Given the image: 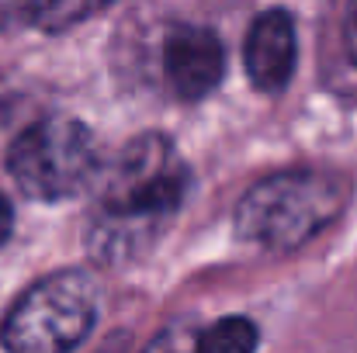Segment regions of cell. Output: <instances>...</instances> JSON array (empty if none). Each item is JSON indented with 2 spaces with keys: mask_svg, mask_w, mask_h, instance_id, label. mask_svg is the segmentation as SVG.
I'll return each instance as SVG.
<instances>
[{
  "mask_svg": "<svg viewBox=\"0 0 357 353\" xmlns=\"http://www.w3.org/2000/svg\"><path fill=\"white\" fill-rule=\"evenodd\" d=\"M98 322V284L84 270H59L31 284L3 319L0 340L17 353H63L80 347Z\"/></svg>",
  "mask_w": 357,
  "mask_h": 353,
  "instance_id": "277c9868",
  "label": "cell"
},
{
  "mask_svg": "<svg viewBox=\"0 0 357 353\" xmlns=\"http://www.w3.org/2000/svg\"><path fill=\"white\" fill-rule=\"evenodd\" d=\"M87 253L105 267H132L174 226L191 191V170L160 132L135 135L108 170H98Z\"/></svg>",
  "mask_w": 357,
  "mask_h": 353,
  "instance_id": "6da1fadb",
  "label": "cell"
},
{
  "mask_svg": "<svg viewBox=\"0 0 357 353\" xmlns=\"http://www.w3.org/2000/svg\"><path fill=\"white\" fill-rule=\"evenodd\" d=\"M121 0H17V10L24 14L28 24L42 28V31H70L73 24H84L87 17L115 7Z\"/></svg>",
  "mask_w": 357,
  "mask_h": 353,
  "instance_id": "52a82bcc",
  "label": "cell"
},
{
  "mask_svg": "<svg viewBox=\"0 0 357 353\" xmlns=\"http://www.w3.org/2000/svg\"><path fill=\"white\" fill-rule=\"evenodd\" d=\"M295 59H298V38H295L291 14L281 10V7L264 10L250 24L246 49H243V63H246L250 84L260 94H281L291 84Z\"/></svg>",
  "mask_w": 357,
  "mask_h": 353,
  "instance_id": "8992f818",
  "label": "cell"
},
{
  "mask_svg": "<svg viewBox=\"0 0 357 353\" xmlns=\"http://www.w3.org/2000/svg\"><path fill=\"white\" fill-rule=\"evenodd\" d=\"M260 336L253 329L250 319H219L215 326H208L198 340H195V350L202 353H250L257 350Z\"/></svg>",
  "mask_w": 357,
  "mask_h": 353,
  "instance_id": "ba28073f",
  "label": "cell"
},
{
  "mask_svg": "<svg viewBox=\"0 0 357 353\" xmlns=\"http://www.w3.org/2000/svg\"><path fill=\"white\" fill-rule=\"evenodd\" d=\"M10 233H14V208H10V201L0 194V246L10 239Z\"/></svg>",
  "mask_w": 357,
  "mask_h": 353,
  "instance_id": "30bf717a",
  "label": "cell"
},
{
  "mask_svg": "<svg viewBox=\"0 0 357 353\" xmlns=\"http://www.w3.org/2000/svg\"><path fill=\"white\" fill-rule=\"evenodd\" d=\"M340 42H344V56L357 73V0H344V17H340Z\"/></svg>",
  "mask_w": 357,
  "mask_h": 353,
  "instance_id": "9c48e42d",
  "label": "cell"
},
{
  "mask_svg": "<svg viewBox=\"0 0 357 353\" xmlns=\"http://www.w3.org/2000/svg\"><path fill=\"white\" fill-rule=\"evenodd\" d=\"M163 73L174 97H208L226 73V49L219 35L202 24H174L163 38Z\"/></svg>",
  "mask_w": 357,
  "mask_h": 353,
  "instance_id": "5b68a950",
  "label": "cell"
},
{
  "mask_svg": "<svg viewBox=\"0 0 357 353\" xmlns=\"http://www.w3.org/2000/svg\"><path fill=\"white\" fill-rule=\"evenodd\" d=\"M14 184L35 201H63L94 184L101 170V146L77 118H42L28 125L7 152Z\"/></svg>",
  "mask_w": 357,
  "mask_h": 353,
  "instance_id": "3957f363",
  "label": "cell"
},
{
  "mask_svg": "<svg viewBox=\"0 0 357 353\" xmlns=\"http://www.w3.org/2000/svg\"><path fill=\"white\" fill-rule=\"evenodd\" d=\"M351 184L333 170H281L257 180L236 205L243 242L288 253L319 235L347 205Z\"/></svg>",
  "mask_w": 357,
  "mask_h": 353,
  "instance_id": "7a4b0ae2",
  "label": "cell"
},
{
  "mask_svg": "<svg viewBox=\"0 0 357 353\" xmlns=\"http://www.w3.org/2000/svg\"><path fill=\"white\" fill-rule=\"evenodd\" d=\"M3 17H7V10H3V3H0V28H3Z\"/></svg>",
  "mask_w": 357,
  "mask_h": 353,
  "instance_id": "8fae6325",
  "label": "cell"
}]
</instances>
